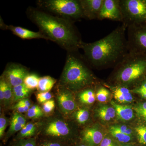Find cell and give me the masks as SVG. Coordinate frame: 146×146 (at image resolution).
Instances as JSON below:
<instances>
[{
	"mask_svg": "<svg viewBox=\"0 0 146 146\" xmlns=\"http://www.w3.org/2000/svg\"><path fill=\"white\" fill-rule=\"evenodd\" d=\"M127 28L122 24L99 40L82 42L84 57L91 67L97 69L115 67L129 53Z\"/></svg>",
	"mask_w": 146,
	"mask_h": 146,
	"instance_id": "obj_1",
	"label": "cell"
},
{
	"mask_svg": "<svg viewBox=\"0 0 146 146\" xmlns=\"http://www.w3.org/2000/svg\"><path fill=\"white\" fill-rule=\"evenodd\" d=\"M27 14L48 40L54 42L68 52L78 51L81 48L83 41L74 22L32 7L27 9Z\"/></svg>",
	"mask_w": 146,
	"mask_h": 146,
	"instance_id": "obj_2",
	"label": "cell"
},
{
	"mask_svg": "<svg viewBox=\"0 0 146 146\" xmlns=\"http://www.w3.org/2000/svg\"><path fill=\"white\" fill-rule=\"evenodd\" d=\"M90 65L78 51L68 52L65 66L58 85L77 93L91 86L96 78L90 69Z\"/></svg>",
	"mask_w": 146,
	"mask_h": 146,
	"instance_id": "obj_3",
	"label": "cell"
},
{
	"mask_svg": "<svg viewBox=\"0 0 146 146\" xmlns=\"http://www.w3.org/2000/svg\"><path fill=\"white\" fill-rule=\"evenodd\" d=\"M146 56L129 52L115 67L111 81L114 85L129 88L145 79Z\"/></svg>",
	"mask_w": 146,
	"mask_h": 146,
	"instance_id": "obj_4",
	"label": "cell"
},
{
	"mask_svg": "<svg viewBox=\"0 0 146 146\" xmlns=\"http://www.w3.org/2000/svg\"><path fill=\"white\" fill-rule=\"evenodd\" d=\"M37 137L56 140L72 145L76 135L72 123L60 112L45 117L39 121Z\"/></svg>",
	"mask_w": 146,
	"mask_h": 146,
	"instance_id": "obj_5",
	"label": "cell"
},
{
	"mask_svg": "<svg viewBox=\"0 0 146 146\" xmlns=\"http://www.w3.org/2000/svg\"><path fill=\"white\" fill-rule=\"evenodd\" d=\"M36 3L40 9L73 22L84 18L79 0H38Z\"/></svg>",
	"mask_w": 146,
	"mask_h": 146,
	"instance_id": "obj_6",
	"label": "cell"
},
{
	"mask_svg": "<svg viewBox=\"0 0 146 146\" xmlns=\"http://www.w3.org/2000/svg\"><path fill=\"white\" fill-rule=\"evenodd\" d=\"M120 5L127 28L146 25V0H120Z\"/></svg>",
	"mask_w": 146,
	"mask_h": 146,
	"instance_id": "obj_7",
	"label": "cell"
},
{
	"mask_svg": "<svg viewBox=\"0 0 146 146\" xmlns=\"http://www.w3.org/2000/svg\"><path fill=\"white\" fill-rule=\"evenodd\" d=\"M129 52L146 56V25L127 28Z\"/></svg>",
	"mask_w": 146,
	"mask_h": 146,
	"instance_id": "obj_8",
	"label": "cell"
},
{
	"mask_svg": "<svg viewBox=\"0 0 146 146\" xmlns=\"http://www.w3.org/2000/svg\"><path fill=\"white\" fill-rule=\"evenodd\" d=\"M56 101L58 111L65 117L77 109L74 93L63 86L57 85Z\"/></svg>",
	"mask_w": 146,
	"mask_h": 146,
	"instance_id": "obj_9",
	"label": "cell"
},
{
	"mask_svg": "<svg viewBox=\"0 0 146 146\" xmlns=\"http://www.w3.org/2000/svg\"><path fill=\"white\" fill-rule=\"evenodd\" d=\"M28 68L16 63L7 64L1 77L7 82L14 87L24 83V80L29 74Z\"/></svg>",
	"mask_w": 146,
	"mask_h": 146,
	"instance_id": "obj_10",
	"label": "cell"
},
{
	"mask_svg": "<svg viewBox=\"0 0 146 146\" xmlns=\"http://www.w3.org/2000/svg\"><path fill=\"white\" fill-rule=\"evenodd\" d=\"M105 19L122 23L120 0H104L98 20L102 21Z\"/></svg>",
	"mask_w": 146,
	"mask_h": 146,
	"instance_id": "obj_11",
	"label": "cell"
},
{
	"mask_svg": "<svg viewBox=\"0 0 146 146\" xmlns=\"http://www.w3.org/2000/svg\"><path fill=\"white\" fill-rule=\"evenodd\" d=\"M104 138L102 131L98 127L92 126L85 128L82 131L80 142L89 146H98Z\"/></svg>",
	"mask_w": 146,
	"mask_h": 146,
	"instance_id": "obj_12",
	"label": "cell"
},
{
	"mask_svg": "<svg viewBox=\"0 0 146 146\" xmlns=\"http://www.w3.org/2000/svg\"><path fill=\"white\" fill-rule=\"evenodd\" d=\"M84 18L98 20L104 0H79Z\"/></svg>",
	"mask_w": 146,
	"mask_h": 146,
	"instance_id": "obj_13",
	"label": "cell"
},
{
	"mask_svg": "<svg viewBox=\"0 0 146 146\" xmlns=\"http://www.w3.org/2000/svg\"><path fill=\"white\" fill-rule=\"evenodd\" d=\"M27 123V118L23 114L14 112L11 118L9 128L3 139V143H6L9 138L17 132H19Z\"/></svg>",
	"mask_w": 146,
	"mask_h": 146,
	"instance_id": "obj_14",
	"label": "cell"
},
{
	"mask_svg": "<svg viewBox=\"0 0 146 146\" xmlns=\"http://www.w3.org/2000/svg\"><path fill=\"white\" fill-rule=\"evenodd\" d=\"M104 86H107L112 91L114 98L118 102L121 103H129L133 101L132 92L129 88L120 85L106 84H105Z\"/></svg>",
	"mask_w": 146,
	"mask_h": 146,
	"instance_id": "obj_15",
	"label": "cell"
},
{
	"mask_svg": "<svg viewBox=\"0 0 146 146\" xmlns=\"http://www.w3.org/2000/svg\"><path fill=\"white\" fill-rule=\"evenodd\" d=\"M5 30H10L13 34L22 39H43L48 40L46 36L41 32H35L22 27L6 25Z\"/></svg>",
	"mask_w": 146,
	"mask_h": 146,
	"instance_id": "obj_16",
	"label": "cell"
},
{
	"mask_svg": "<svg viewBox=\"0 0 146 146\" xmlns=\"http://www.w3.org/2000/svg\"><path fill=\"white\" fill-rule=\"evenodd\" d=\"M39 132V121L30 122L17 133L14 139H20L37 137Z\"/></svg>",
	"mask_w": 146,
	"mask_h": 146,
	"instance_id": "obj_17",
	"label": "cell"
},
{
	"mask_svg": "<svg viewBox=\"0 0 146 146\" xmlns=\"http://www.w3.org/2000/svg\"><path fill=\"white\" fill-rule=\"evenodd\" d=\"M112 107L116 110V115L119 119L123 121H129L132 119L134 117L133 109L128 106L121 105L111 102Z\"/></svg>",
	"mask_w": 146,
	"mask_h": 146,
	"instance_id": "obj_18",
	"label": "cell"
},
{
	"mask_svg": "<svg viewBox=\"0 0 146 146\" xmlns=\"http://www.w3.org/2000/svg\"><path fill=\"white\" fill-rule=\"evenodd\" d=\"M79 101L85 105L92 104L96 99V95L94 88L91 86L87 87L77 92Z\"/></svg>",
	"mask_w": 146,
	"mask_h": 146,
	"instance_id": "obj_19",
	"label": "cell"
},
{
	"mask_svg": "<svg viewBox=\"0 0 146 146\" xmlns=\"http://www.w3.org/2000/svg\"><path fill=\"white\" fill-rule=\"evenodd\" d=\"M97 116L103 121H108L114 119L116 115V110L113 107L102 106L96 110Z\"/></svg>",
	"mask_w": 146,
	"mask_h": 146,
	"instance_id": "obj_20",
	"label": "cell"
},
{
	"mask_svg": "<svg viewBox=\"0 0 146 146\" xmlns=\"http://www.w3.org/2000/svg\"><path fill=\"white\" fill-rule=\"evenodd\" d=\"M13 103H15L21 100L29 98L32 91L28 89L23 83L13 87Z\"/></svg>",
	"mask_w": 146,
	"mask_h": 146,
	"instance_id": "obj_21",
	"label": "cell"
},
{
	"mask_svg": "<svg viewBox=\"0 0 146 146\" xmlns=\"http://www.w3.org/2000/svg\"><path fill=\"white\" fill-rule=\"evenodd\" d=\"M56 82L55 79L50 76L40 77L37 90L39 92H50Z\"/></svg>",
	"mask_w": 146,
	"mask_h": 146,
	"instance_id": "obj_22",
	"label": "cell"
},
{
	"mask_svg": "<svg viewBox=\"0 0 146 146\" xmlns=\"http://www.w3.org/2000/svg\"><path fill=\"white\" fill-rule=\"evenodd\" d=\"M72 114L76 121L80 125L86 124L90 117V112L86 108L77 109Z\"/></svg>",
	"mask_w": 146,
	"mask_h": 146,
	"instance_id": "obj_23",
	"label": "cell"
},
{
	"mask_svg": "<svg viewBox=\"0 0 146 146\" xmlns=\"http://www.w3.org/2000/svg\"><path fill=\"white\" fill-rule=\"evenodd\" d=\"M45 115L42 108L37 104L32 105L26 113L27 117L31 119L40 120L44 117Z\"/></svg>",
	"mask_w": 146,
	"mask_h": 146,
	"instance_id": "obj_24",
	"label": "cell"
},
{
	"mask_svg": "<svg viewBox=\"0 0 146 146\" xmlns=\"http://www.w3.org/2000/svg\"><path fill=\"white\" fill-rule=\"evenodd\" d=\"M39 78L40 77L36 74L29 73L24 79V84L28 89L33 91L37 89Z\"/></svg>",
	"mask_w": 146,
	"mask_h": 146,
	"instance_id": "obj_25",
	"label": "cell"
},
{
	"mask_svg": "<svg viewBox=\"0 0 146 146\" xmlns=\"http://www.w3.org/2000/svg\"><path fill=\"white\" fill-rule=\"evenodd\" d=\"M109 131L110 134L115 139L121 143H126L132 140L131 136L124 134L115 128L113 125L110 127Z\"/></svg>",
	"mask_w": 146,
	"mask_h": 146,
	"instance_id": "obj_26",
	"label": "cell"
},
{
	"mask_svg": "<svg viewBox=\"0 0 146 146\" xmlns=\"http://www.w3.org/2000/svg\"><path fill=\"white\" fill-rule=\"evenodd\" d=\"M37 137L23 139H13L7 146H36Z\"/></svg>",
	"mask_w": 146,
	"mask_h": 146,
	"instance_id": "obj_27",
	"label": "cell"
},
{
	"mask_svg": "<svg viewBox=\"0 0 146 146\" xmlns=\"http://www.w3.org/2000/svg\"><path fill=\"white\" fill-rule=\"evenodd\" d=\"M69 144L49 138L37 137L36 146H70Z\"/></svg>",
	"mask_w": 146,
	"mask_h": 146,
	"instance_id": "obj_28",
	"label": "cell"
},
{
	"mask_svg": "<svg viewBox=\"0 0 146 146\" xmlns=\"http://www.w3.org/2000/svg\"><path fill=\"white\" fill-rule=\"evenodd\" d=\"M4 81L5 84V92L4 108H7L11 107V105L13 104V87L5 80H4Z\"/></svg>",
	"mask_w": 146,
	"mask_h": 146,
	"instance_id": "obj_29",
	"label": "cell"
},
{
	"mask_svg": "<svg viewBox=\"0 0 146 146\" xmlns=\"http://www.w3.org/2000/svg\"><path fill=\"white\" fill-rule=\"evenodd\" d=\"M110 95V92L108 89L101 86L97 90L96 97L99 102H104L107 100Z\"/></svg>",
	"mask_w": 146,
	"mask_h": 146,
	"instance_id": "obj_30",
	"label": "cell"
},
{
	"mask_svg": "<svg viewBox=\"0 0 146 146\" xmlns=\"http://www.w3.org/2000/svg\"><path fill=\"white\" fill-rule=\"evenodd\" d=\"M139 143L146 146V125H141L135 128Z\"/></svg>",
	"mask_w": 146,
	"mask_h": 146,
	"instance_id": "obj_31",
	"label": "cell"
},
{
	"mask_svg": "<svg viewBox=\"0 0 146 146\" xmlns=\"http://www.w3.org/2000/svg\"><path fill=\"white\" fill-rule=\"evenodd\" d=\"M10 124V119H8L4 114L1 112L0 115V139L3 140L5 133V131Z\"/></svg>",
	"mask_w": 146,
	"mask_h": 146,
	"instance_id": "obj_32",
	"label": "cell"
},
{
	"mask_svg": "<svg viewBox=\"0 0 146 146\" xmlns=\"http://www.w3.org/2000/svg\"><path fill=\"white\" fill-rule=\"evenodd\" d=\"M132 93L140 95L142 98L146 99V79L131 89Z\"/></svg>",
	"mask_w": 146,
	"mask_h": 146,
	"instance_id": "obj_33",
	"label": "cell"
},
{
	"mask_svg": "<svg viewBox=\"0 0 146 146\" xmlns=\"http://www.w3.org/2000/svg\"><path fill=\"white\" fill-rule=\"evenodd\" d=\"M55 104V102L52 99L43 104L41 108L45 115H50L54 110Z\"/></svg>",
	"mask_w": 146,
	"mask_h": 146,
	"instance_id": "obj_34",
	"label": "cell"
},
{
	"mask_svg": "<svg viewBox=\"0 0 146 146\" xmlns=\"http://www.w3.org/2000/svg\"><path fill=\"white\" fill-rule=\"evenodd\" d=\"M36 97L38 103L42 104L52 99L53 96L50 92H39L36 94Z\"/></svg>",
	"mask_w": 146,
	"mask_h": 146,
	"instance_id": "obj_35",
	"label": "cell"
},
{
	"mask_svg": "<svg viewBox=\"0 0 146 146\" xmlns=\"http://www.w3.org/2000/svg\"><path fill=\"white\" fill-rule=\"evenodd\" d=\"M137 115L142 118L146 116V102L138 104L134 107Z\"/></svg>",
	"mask_w": 146,
	"mask_h": 146,
	"instance_id": "obj_36",
	"label": "cell"
},
{
	"mask_svg": "<svg viewBox=\"0 0 146 146\" xmlns=\"http://www.w3.org/2000/svg\"><path fill=\"white\" fill-rule=\"evenodd\" d=\"M117 129L120 131L122 133L125 134L132 136L133 134V131L130 128L128 127L125 125H113Z\"/></svg>",
	"mask_w": 146,
	"mask_h": 146,
	"instance_id": "obj_37",
	"label": "cell"
},
{
	"mask_svg": "<svg viewBox=\"0 0 146 146\" xmlns=\"http://www.w3.org/2000/svg\"><path fill=\"white\" fill-rule=\"evenodd\" d=\"M5 84V81L2 78H0V103L1 106L4 108V105Z\"/></svg>",
	"mask_w": 146,
	"mask_h": 146,
	"instance_id": "obj_38",
	"label": "cell"
},
{
	"mask_svg": "<svg viewBox=\"0 0 146 146\" xmlns=\"http://www.w3.org/2000/svg\"><path fill=\"white\" fill-rule=\"evenodd\" d=\"M100 146H118L117 144L110 137L105 136L100 144Z\"/></svg>",
	"mask_w": 146,
	"mask_h": 146,
	"instance_id": "obj_39",
	"label": "cell"
},
{
	"mask_svg": "<svg viewBox=\"0 0 146 146\" xmlns=\"http://www.w3.org/2000/svg\"><path fill=\"white\" fill-rule=\"evenodd\" d=\"M13 109L15 110V112H19L21 114L27 113V112L25 106L18 102L16 103V104L13 106Z\"/></svg>",
	"mask_w": 146,
	"mask_h": 146,
	"instance_id": "obj_40",
	"label": "cell"
},
{
	"mask_svg": "<svg viewBox=\"0 0 146 146\" xmlns=\"http://www.w3.org/2000/svg\"><path fill=\"white\" fill-rule=\"evenodd\" d=\"M17 102L20 104L24 106L27 112L28 111L30 108L32 106L31 102L30 100L29 99V98H26L21 100Z\"/></svg>",
	"mask_w": 146,
	"mask_h": 146,
	"instance_id": "obj_41",
	"label": "cell"
},
{
	"mask_svg": "<svg viewBox=\"0 0 146 146\" xmlns=\"http://www.w3.org/2000/svg\"><path fill=\"white\" fill-rule=\"evenodd\" d=\"M74 146H89L88 145H86V144L82 143L81 142H80L78 143H77L74 145Z\"/></svg>",
	"mask_w": 146,
	"mask_h": 146,
	"instance_id": "obj_42",
	"label": "cell"
},
{
	"mask_svg": "<svg viewBox=\"0 0 146 146\" xmlns=\"http://www.w3.org/2000/svg\"><path fill=\"white\" fill-rule=\"evenodd\" d=\"M146 122V116L145 117H144L143 118H142Z\"/></svg>",
	"mask_w": 146,
	"mask_h": 146,
	"instance_id": "obj_43",
	"label": "cell"
},
{
	"mask_svg": "<svg viewBox=\"0 0 146 146\" xmlns=\"http://www.w3.org/2000/svg\"><path fill=\"white\" fill-rule=\"evenodd\" d=\"M121 146H131L130 145H121Z\"/></svg>",
	"mask_w": 146,
	"mask_h": 146,
	"instance_id": "obj_44",
	"label": "cell"
},
{
	"mask_svg": "<svg viewBox=\"0 0 146 146\" xmlns=\"http://www.w3.org/2000/svg\"><path fill=\"white\" fill-rule=\"evenodd\" d=\"M1 146H3V145L1 144Z\"/></svg>",
	"mask_w": 146,
	"mask_h": 146,
	"instance_id": "obj_45",
	"label": "cell"
},
{
	"mask_svg": "<svg viewBox=\"0 0 146 146\" xmlns=\"http://www.w3.org/2000/svg\"></svg>",
	"mask_w": 146,
	"mask_h": 146,
	"instance_id": "obj_46",
	"label": "cell"
},
{
	"mask_svg": "<svg viewBox=\"0 0 146 146\" xmlns=\"http://www.w3.org/2000/svg\"></svg>",
	"mask_w": 146,
	"mask_h": 146,
	"instance_id": "obj_47",
	"label": "cell"
}]
</instances>
